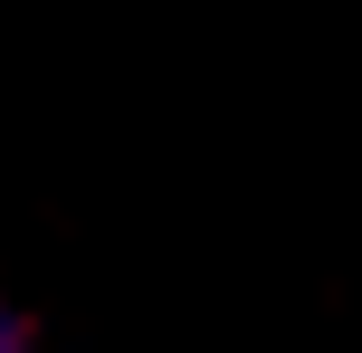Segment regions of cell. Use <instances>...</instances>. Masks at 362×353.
I'll list each match as a JSON object with an SVG mask.
<instances>
[{
  "instance_id": "obj_1",
  "label": "cell",
  "mask_w": 362,
  "mask_h": 353,
  "mask_svg": "<svg viewBox=\"0 0 362 353\" xmlns=\"http://www.w3.org/2000/svg\"><path fill=\"white\" fill-rule=\"evenodd\" d=\"M0 353H29V335H19V316L0 306Z\"/></svg>"
}]
</instances>
